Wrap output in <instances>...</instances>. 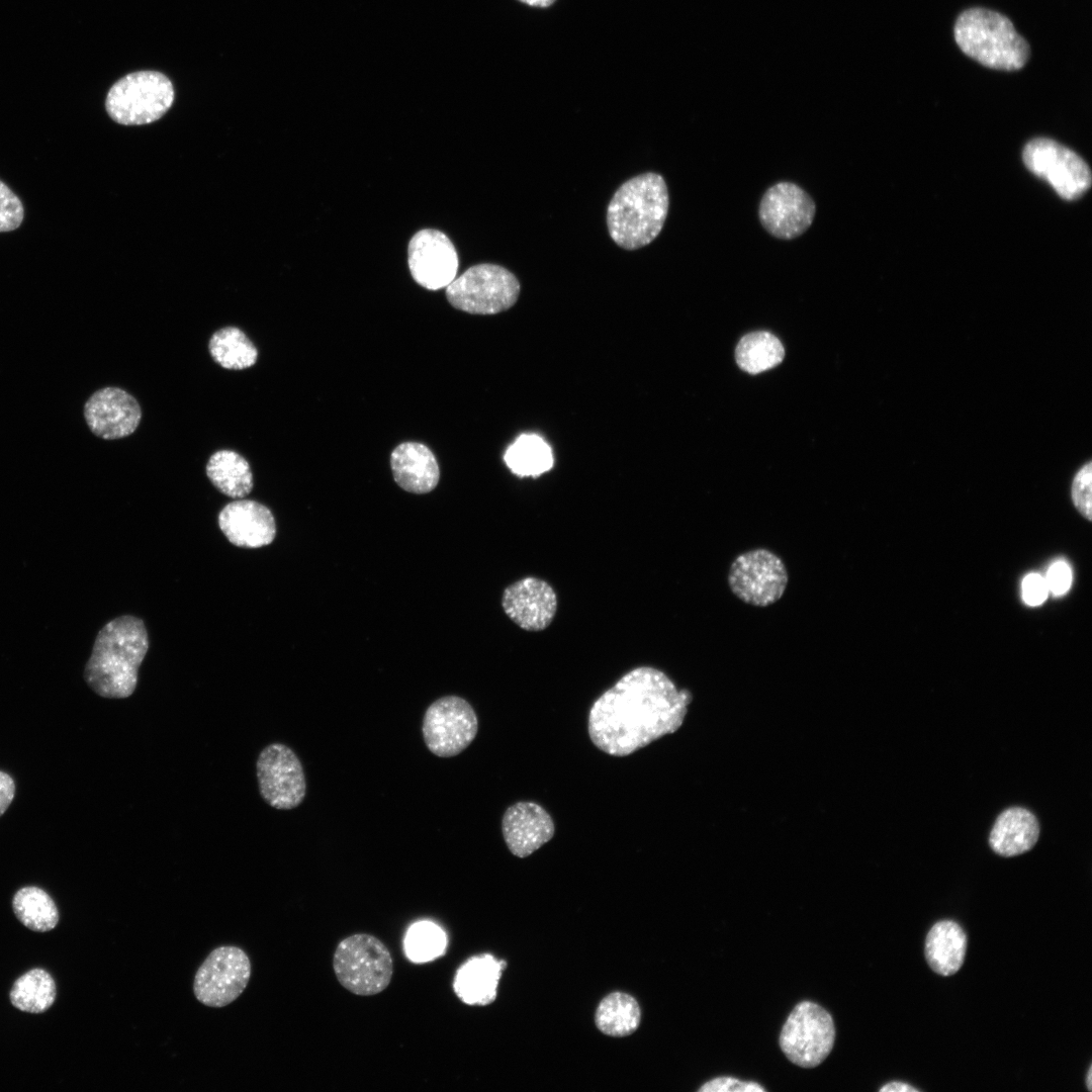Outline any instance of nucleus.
Segmentation results:
<instances>
[{"label":"nucleus","mask_w":1092,"mask_h":1092,"mask_svg":"<svg viewBox=\"0 0 1092 1092\" xmlns=\"http://www.w3.org/2000/svg\"><path fill=\"white\" fill-rule=\"evenodd\" d=\"M1072 573L1068 564L1064 561L1054 563L1046 574L1045 582L1049 590L1055 596L1065 594L1071 584Z\"/></svg>","instance_id":"c9c22d12"},{"label":"nucleus","mask_w":1092,"mask_h":1092,"mask_svg":"<svg viewBox=\"0 0 1092 1092\" xmlns=\"http://www.w3.org/2000/svg\"><path fill=\"white\" fill-rule=\"evenodd\" d=\"M692 698L663 671L638 666L594 702L588 713L590 740L607 754L629 755L678 730Z\"/></svg>","instance_id":"f257e3e1"},{"label":"nucleus","mask_w":1092,"mask_h":1092,"mask_svg":"<svg viewBox=\"0 0 1092 1092\" xmlns=\"http://www.w3.org/2000/svg\"><path fill=\"white\" fill-rule=\"evenodd\" d=\"M15 796V783L6 772L0 770V816L8 809Z\"/></svg>","instance_id":"e433bc0d"},{"label":"nucleus","mask_w":1092,"mask_h":1092,"mask_svg":"<svg viewBox=\"0 0 1092 1092\" xmlns=\"http://www.w3.org/2000/svg\"><path fill=\"white\" fill-rule=\"evenodd\" d=\"M259 792L262 799L278 810L299 806L306 793L302 764L286 744L275 742L265 746L256 762Z\"/></svg>","instance_id":"ddd939ff"},{"label":"nucleus","mask_w":1092,"mask_h":1092,"mask_svg":"<svg viewBox=\"0 0 1092 1092\" xmlns=\"http://www.w3.org/2000/svg\"><path fill=\"white\" fill-rule=\"evenodd\" d=\"M502 829L508 848L519 857L532 854L555 831L551 816L534 802H518L509 807L503 816Z\"/></svg>","instance_id":"6ab92c4d"},{"label":"nucleus","mask_w":1092,"mask_h":1092,"mask_svg":"<svg viewBox=\"0 0 1092 1092\" xmlns=\"http://www.w3.org/2000/svg\"><path fill=\"white\" fill-rule=\"evenodd\" d=\"M12 908L16 918L33 931H50L59 922L57 905L51 896L38 887L27 886L19 889L13 897Z\"/></svg>","instance_id":"a878e982"},{"label":"nucleus","mask_w":1092,"mask_h":1092,"mask_svg":"<svg viewBox=\"0 0 1092 1092\" xmlns=\"http://www.w3.org/2000/svg\"><path fill=\"white\" fill-rule=\"evenodd\" d=\"M505 462L519 476H538L553 466L549 445L539 436H520L506 451Z\"/></svg>","instance_id":"c85d7f7f"},{"label":"nucleus","mask_w":1092,"mask_h":1092,"mask_svg":"<svg viewBox=\"0 0 1092 1092\" xmlns=\"http://www.w3.org/2000/svg\"><path fill=\"white\" fill-rule=\"evenodd\" d=\"M448 938L445 930L430 920L413 923L403 938L404 954L415 964L435 961L444 956Z\"/></svg>","instance_id":"7c9ffc66"},{"label":"nucleus","mask_w":1092,"mask_h":1092,"mask_svg":"<svg viewBox=\"0 0 1092 1092\" xmlns=\"http://www.w3.org/2000/svg\"><path fill=\"white\" fill-rule=\"evenodd\" d=\"M520 283L508 269L489 263L474 265L446 287V297L456 309L473 314H494L512 307Z\"/></svg>","instance_id":"0eeeda50"},{"label":"nucleus","mask_w":1092,"mask_h":1092,"mask_svg":"<svg viewBox=\"0 0 1092 1092\" xmlns=\"http://www.w3.org/2000/svg\"><path fill=\"white\" fill-rule=\"evenodd\" d=\"M212 485L232 498H244L253 489V473L247 459L230 449L214 452L205 467Z\"/></svg>","instance_id":"b1692460"},{"label":"nucleus","mask_w":1092,"mask_h":1092,"mask_svg":"<svg viewBox=\"0 0 1092 1092\" xmlns=\"http://www.w3.org/2000/svg\"><path fill=\"white\" fill-rule=\"evenodd\" d=\"M881 1092H919V1090L910 1084L904 1082H890L880 1088Z\"/></svg>","instance_id":"4c0bfd02"},{"label":"nucleus","mask_w":1092,"mask_h":1092,"mask_svg":"<svg viewBox=\"0 0 1092 1092\" xmlns=\"http://www.w3.org/2000/svg\"><path fill=\"white\" fill-rule=\"evenodd\" d=\"M967 950V935L952 920L936 922L925 938V959L931 970L940 976H951L963 966Z\"/></svg>","instance_id":"5701e85b"},{"label":"nucleus","mask_w":1092,"mask_h":1092,"mask_svg":"<svg viewBox=\"0 0 1092 1092\" xmlns=\"http://www.w3.org/2000/svg\"><path fill=\"white\" fill-rule=\"evenodd\" d=\"M815 214L813 198L799 185L787 181L767 188L758 207L762 226L781 240H793L803 235L812 224Z\"/></svg>","instance_id":"4468645a"},{"label":"nucleus","mask_w":1092,"mask_h":1092,"mask_svg":"<svg viewBox=\"0 0 1092 1092\" xmlns=\"http://www.w3.org/2000/svg\"><path fill=\"white\" fill-rule=\"evenodd\" d=\"M478 720L472 706L458 696L433 702L424 715L422 732L428 749L439 757L459 754L473 741Z\"/></svg>","instance_id":"f8f14e48"},{"label":"nucleus","mask_w":1092,"mask_h":1092,"mask_svg":"<svg viewBox=\"0 0 1092 1092\" xmlns=\"http://www.w3.org/2000/svg\"><path fill=\"white\" fill-rule=\"evenodd\" d=\"M732 594L753 607H768L785 594L789 574L782 558L765 548L737 555L728 570Z\"/></svg>","instance_id":"9d476101"},{"label":"nucleus","mask_w":1092,"mask_h":1092,"mask_svg":"<svg viewBox=\"0 0 1092 1092\" xmlns=\"http://www.w3.org/2000/svg\"><path fill=\"white\" fill-rule=\"evenodd\" d=\"M251 962L235 945L214 948L198 968L193 982L195 998L203 1005L221 1008L245 991L251 978Z\"/></svg>","instance_id":"9b49d317"},{"label":"nucleus","mask_w":1092,"mask_h":1092,"mask_svg":"<svg viewBox=\"0 0 1092 1092\" xmlns=\"http://www.w3.org/2000/svg\"><path fill=\"white\" fill-rule=\"evenodd\" d=\"M834 1039L835 1027L830 1013L817 1003L802 1001L788 1016L779 1042L793 1064L813 1068L827 1058Z\"/></svg>","instance_id":"6e6552de"},{"label":"nucleus","mask_w":1092,"mask_h":1092,"mask_svg":"<svg viewBox=\"0 0 1092 1092\" xmlns=\"http://www.w3.org/2000/svg\"><path fill=\"white\" fill-rule=\"evenodd\" d=\"M954 38L963 53L985 67L1016 71L1029 58L1026 40L1004 15L985 8L964 11L954 24Z\"/></svg>","instance_id":"20e7f679"},{"label":"nucleus","mask_w":1092,"mask_h":1092,"mask_svg":"<svg viewBox=\"0 0 1092 1092\" xmlns=\"http://www.w3.org/2000/svg\"><path fill=\"white\" fill-rule=\"evenodd\" d=\"M173 101V84L166 75L140 71L125 75L112 85L105 107L115 122L142 125L161 118Z\"/></svg>","instance_id":"423d86ee"},{"label":"nucleus","mask_w":1092,"mask_h":1092,"mask_svg":"<svg viewBox=\"0 0 1092 1092\" xmlns=\"http://www.w3.org/2000/svg\"><path fill=\"white\" fill-rule=\"evenodd\" d=\"M701 1092H763L765 1089L756 1082L741 1081L732 1077H717L699 1089Z\"/></svg>","instance_id":"72a5a7b5"},{"label":"nucleus","mask_w":1092,"mask_h":1092,"mask_svg":"<svg viewBox=\"0 0 1092 1092\" xmlns=\"http://www.w3.org/2000/svg\"><path fill=\"white\" fill-rule=\"evenodd\" d=\"M407 263L415 281L429 290L447 287L456 277L458 255L442 232L425 229L416 233L407 247Z\"/></svg>","instance_id":"2eb2a0df"},{"label":"nucleus","mask_w":1092,"mask_h":1092,"mask_svg":"<svg viewBox=\"0 0 1092 1092\" xmlns=\"http://www.w3.org/2000/svg\"><path fill=\"white\" fill-rule=\"evenodd\" d=\"M739 367L751 374L768 370L782 362L785 351L780 340L768 332L744 336L735 351Z\"/></svg>","instance_id":"c756f323"},{"label":"nucleus","mask_w":1092,"mask_h":1092,"mask_svg":"<svg viewBox=\"0 0 1092 1092\" xmlns=\"http://www.w3.org/2000/svg\"><path fill=\"white\" fill-rule=\"evenodd\" d=\"M333 969L346 990L358 996H372L390 984L393 961L380 939L368 933H356L338 944Z\"/></svg>","instance_id":"39448f33"},{"label":"nucleus","mask_w":1092,"mask_h":1092,"mask_svg":"<svg viewBox=\"0 0 1092 1092\" xmlns=\"http://www.w3.org/2000/svg\"><path fill=\"white\" fill-rule=\"evenodd\" d=\"M1022 161L1035 176L1045 180L1065 200H1076L1090 188L1088 164L1077 153L1048 138H1035L1023 148Z\"/></svg>","instance_id":"1a4fd4ad"},{"label":"nucleus","mask_w":1092,"mask_h":1092,"mask_svg":"<svg viewBox=\"0 0 1092 1092\" xmlns=\"http://www.w3.org/2000/svg\"><path fill=\"white\" fill-rule=\"evenodd\" d=\"M394 481L405 491L428 493L438 484L440 470L433 452L424 444L404 442L390 455Z\"/></svg>","instance_id":"aec40b11"},{"label":"nucleus","mask_w":1092,"mask_h":1092,"mask_svg":"<svg viewBox=\"0 0 1092 1092\" xmlns=\"http://www.w3.org/2000/svg\"><path fill=\"white\" fill-rule=\"evenodd\" d=\"M1039 836V824L1035 816L1024 808L1014 807L1003 811L996 819L989 836L994 852L1008 857L1030 850Z\"/></svg>","instance_id":"4be33fe9"},{"label":"nucleus","mask_w":1092,"mask_h":1092,"mask_svg":"<svg viewBox=\"0 0 1092 1092\" xmlns=\"http://www.w3.org/2000/svg\"><path fill=\"white\" fill-rule=\"evenodd\" d=\"M208 351L215 363L229 370L252 367L258 359V349L239 328L229 326L215 331L209 339Z\"/></svg>","instance_id":"393cba45"},{"label":"nucleus","mask_w":1092,"mask_h":1092,"mask_svg":"<svg viewBox=\"0 0 1092 1092\" xmlns=\"http://www.w3.org/2000/svg\"><path fill=\"white\" fill-rule=\"evenodd\" d=\"M1091 1072H1092V1067L1090 1066V1067H1089V1069H1088V1072H1087V1077H1086V1085H1087V1088H1088V1090H1089V1091H1091V1090H1092V1087H1091V1084H1092V1081H1091V1078H1092V1073H1091Z\"/></svg>","instance_id":"ea45409f"},{"label":"nucleus","mask_w":1092,"mask_h":1092,"mask_svg":"<svg viewBox=\"0 0 1092 1092\" xmlns=\"http://www.w3.org/2000/svg\"><path fill=\"white\" fill-rule=\"evenodd\" d=\"M507 963L492 954L473 956L457 970L453 990L465 1004L485 1006L496 998L497 986Z\"/></svg>","instance_id":"412c9836"},{"label":"nucleus","mask_w":1092,"mask_h":1092,"mask_svg":"<svg viewBox=\"0 0 1092 1092\" xmlns=\"http://www.w3.org/2000/svg\"><path fill=\"white\" fill-rule=\"evenodd\" d=\"M506 615L526 631H542L553 621L557 596L545 580L527 576L508 585L502 597Z\"/></svg>","instance_id":"f3484780"},{"label":"nucleus","mask_w":1092,"mask_h":1092,"mask_svg":"<svg viewBox=\"0 0 1092 1092\" xmlns=\"http://www.w3.org/2000/svg\"><path fill=\"white\" fill-rule=\"evenodd\" d=\"M218 526L237 547L260 548L276 536L275 518L269 508L254 499L238 498L218 514Z\"/></svg>","instance_id":"a211bd4d"},{"label":"nucleus","mask_w":1092,"mask_h":1092,"mask_svg":"<svg viewBox=\"0 0 1092 1092\" xmlns=\"http://www.w3.org/2000/svg\"><path fill=\"white\" fill-rule=\"evenodd\" d=\"M148 649L149 638L142 619L124 615L107 622L98 632L85 665L86 684L102 698L130 697Z\"/></svg>","instance_id":"f03ea898"},{"label":"nucleus","mask_w":1092,"mask_h":1092,"mask_svg":"<svg viewBox=\"0 0 1092 1092\" xmlns=\"http://www.w3.org/2000/svg\"><path fill=\"white\" fill-rule=\"evenodd\" d=\"M24 216L18 196L0 180V233L16 230Z\"/></svg>","instance_id":"2f4dec72"},{"label":"nucleus","mask_w":1092,"mask_h":1092,"mask_svg":"<svg viewBox=\"0 0 1092 1092\" xmlns=\"http://www.w3.org/2000/svg\"><path fill=\"white\" fill-rule=\"evenodd\" d=\"M519 1L522 2V3H525V4L529 5V6L540 7V8L549 7L550 5H552L555 2V0H519Z\"/></svg>","instance_id":"58836bf2"},{"label":"nucleus","mask_w":1092,"mask_h":1092,"mask_svg":"<svg viewBox=\"0 0 1092 1092\" xmlns=\"http://www.w3.org/2000/svg\"><path fill=\"white\" fill-rule=\"evenodd\" d=\"M641 1010L632 996L615 992L605 997L596 1012L597 1027L610 1036H626L639 1026Z\"/></svg>","instance_id":"bb28decb"},{"label":"nucleus","mask_w":1092,"mask_h":1092,"mask_svg":"<svg viewBox=\"0 0 1092 1092\" xmlns=\"http://www.w3.org/2000/svg\"><path fill=\"white\" fill-rule=\"evenodd\" d=\"M84 418L89 430L105 440L131 435L142 420L138 400L120 387L107 386L96 390L84 405Z\"/></svg>","instance_id":"dca6fc26"},{"label":"nucleus","mask_w":1092,"mask_h":1092,"mask_svg":"<svg viewBox=\"0 0 1092 1092\" xmlns=\"http://www.w3.org/2000/svg\"><path fill=\"white\" fill-rule=\"evenodd\" d=\"M1049 593L1045 579L1037 573H1030L1022 581V597L1029 606H1038L1044 602Z\"/></svg>","instance_id":"f704fd0d"},{"label":"nucleus","mask_w":1092,"mask_h":1092,"mask_svg":"<svg viewBox=\"0 0 1092 1092\" xmlns=\"http://www.w3.org/2000/svg\"><path fill=\"white\" fill-rule=\"evenodd\" d=\"M668 206V190L661 175L648 172L627 180L608 205L611 238L626 250L649 245L661 232Z\"/></svg>","instance_id":"7ed1b4c3"},{"label":"nucleus","mask_w":1092,"mask_h":1092,"mask_svg":"<svg viewBox=\"0 0 1092 1092\" xmlns=\"http://www.w3.org/2000/svg\"><path fill=\"white\" fill-rule=\"evenodd\" d=\"M1091 461L1083 464L1075 474L1071 494L1076 509L1087 520H1091Z\"/></svg>","instance_id":"473e14b6"},{"label":"nucleus","mask_w":1092,"mask_h":1092,"mask_svg":"<svg viewBox=\"0 0 1092 1092\" xmlns=\"http://www.w3.org/2000/svg\"><path fill=\"white\" fill-rule=\"evenodd\" d=\"M56 983L53 977L42 969H33L19 977L13 984L9 998L11 1004L20 1011L42 1013L55 1002Z\"/></svg>","instance_id":"cd10ccee"}]
</instances>
